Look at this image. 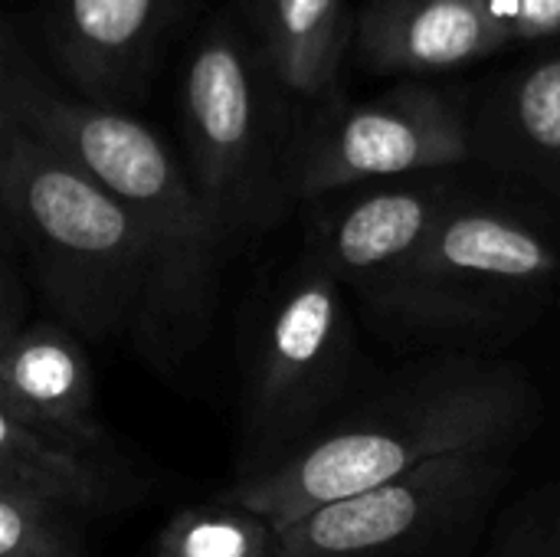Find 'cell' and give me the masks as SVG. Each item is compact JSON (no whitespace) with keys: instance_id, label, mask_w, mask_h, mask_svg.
<instances>
[{"instance_id":"1","label":"cell","mask_w":560,"mask_h":557,"mask_svg":"<svg viewBox=\"0 0 560 557\" xmlns=\"http://www.w3.org/2000/svg\"><path fill=\"white\" fill-rule=\"evenodd\" d=\"M0 115L56 148L138 217L151 246V279L131 345L158 374L180 371L213 332L223 263L233 253L187 164L135 115L62 89L26 49L13 16L0 30Z\"/></svg>"},{"instance_id":"2","label":"cell","mask_w":560,"mask_h":557,"mask_svg":"<svg viewBox=\"0 0 560 557\" xmlns=\"http://www.w3.org/2000/svg\"><path fill=\"white\" fill-rule=\"evenodd\" d=\"M541 414L522 364L476 351H436L368 378L348 407L295 456L220 496L279 529L456 453H515Z\"/></svg>"},{"instance_id":"3","label":"cell","mask_w":560,"mask_h":557,"mask_svg":"<svg viewBox=\"0 0 560 557\" xmlns=\"http://www.w3.org/2000/svg\"><path fill=\"white\" fill-rule=\"evenodd\" d=\"M558 292V200L512 181H466L427 243L361 309L387 338L466 345L525 328Z\"/></svg>"},{"instance_id":"4","label":"cell","mask_w":560,"mask_h":557,"mask_svg":"<svg viewBox=\"0 0 560 557\" xmlns=\"http://www.w3.org/2000/svg\"><path fill=\"white\" fill-rule=\"evenodd\" d=\"M7 256L23 253L46 318L85 345L135 335L151 246L138 217L56 148L0 115Z\"/></svg>"},{"instance_id":"5","label":"cell","mask_w":560,"mask_h":557,"mask_svg":"<svg viewBox=\"0 0 560 557\" xmlns=\"http://www.w3.org/2000/svg\"><path fill=\"white\" fill-rule=\"evenodd\" d=\"M177 118L190 181L233 250L292 213V118L243 16L220 10L197 30L180 66Z\"/></svg>"},{"instance_id":"6","label":"cell","mask_w":560,"mask_h":557,"mask_svg":"<svg viewBox=\"0 0 560 557\" xmlns=\"http://www.w3.org/2000/svg\"><path fill=\"white\" fill-rule=\"evenodd\" d=\"M348 295L302 253L266 299L243 368L233 483L259 479L295 456L368 381Z\"/></svg>"},{"instance_id":"7","label":"cell","mask_w":560,"mask_h":557,"mask_svg":"<svg viewBox=\"0 0 560 557\" xmlns=\"http://www.w3.org/2000/svg\"><path fill=\"white\" fill-rule=\"evenodd\" d=\"M512 483V453H456L282 525L279 557H453Z\"/></svg>"},{"instance_id":"8","label":"cell","mask_w":560,"mask_h":557,"mask_svg":"<svg viewBox=\"0 0 560 557\" xmlns=\"http://www.w3.org/2000/svg\"><path fill=\"white\" fill-rule=\"evenodd\" d=\"M472 95L423 82H397L368 98L345 102L318 118L295 151V200L472 164Z\"/></svg>"},{"instance_id":"9","label":"cell","mask_w":560,"mask_h":557,"mask_svg":"<svg viewBox=\"0 0 560 557\" xmlns=\"http://www.w3.org/2000/svg\"><path fill=\"white\" fill-rule=\"evenodd\" d=\"M466 181L459 171H433L312 200L302 253L361 302L427 243Z\"/></svg>"},{"instance_id":"10","label":"cell","mask_w":560,"mask_h":557,"mask_svg":"<svg viewBox=\"0 0 560 557\" xmlns=\"http://www.w3.org/2000/svg\"><path fill=\"white\" fill-rule=\"evenodd\" d=\"M187 0H39V39L82 98L125 112L151 89Z\"/></svg>"},{"instance_id":"11","label":"cell","mask_w":560,"mask_h":557,"mask_svg":"<svg viewBox=\"0 0 560 557\" xmlns=\"http://www.w3.org/2000/svg\"><path fill=\"white\" fill-rule=\"evenodd\" d=\"M0 414L33 433L118 460L115 440L95 410V378L85 341L56 318L30 322L0 345Z\"/></svg>"},{"instance_id":"12","label":"cell","mask_w":560,"mask_h":557,"mask_svg":"<svg viewBox=\"0 0 560 557\" xmlns=\"http://www.w3.org/2000/svg\"><path fill=\"white\" fill-rule=\"evenodd\" d=\"M469 135L476 167L560 204V46L472 92Z\"/></svg>"},{"instance_id":"13","label":"cell","mask_w":560,"mask_h":557,"mask_svg":"<svg viewBox=\"0 0 560 557\" xmlns=\"http://www.w3.org/2000/svg\"><path fill=\"white\" fill-rule=\"evenodd\" d=\"M243 20L266 53L292 118L295 151L302 135L345 105L341 69L354 46L345 0H243Z\"/></svg>"},{"instance_id":"14","label":"cell","mask_w":560,"mask_h":557,"mask_svg":"<svg viewBox=\"0 0 560 557\" xmlns=\"http://www.w3.org/2000/svg\"><path fill=\"white\" fill-rule=\"evenodd\" d=\"M512 46L486 0H368L354 56L377 76H436Z\"/></svg>"},{"instance_id":"15","label":"cell","mask_w":560,"mask_h":557,"mask_svg":"<svg viewBox=\"0 0 560 557\" xmlns=\"http://www.w3.org/2000/svg\"><path fill=\"white\" fill-rule=\"evenodd\" d=\"M0 483L16 486L79 519L135 506V476L118 460L52 443L0 414Z\"/></svg>"},{"instance_id":"16","label":"cell","mask_w":560,"mask_h":557,"mask_svg":"<svg viewBox=\"0 0 560 557\" xmlns=\"http://www.w3.org/2000/svg\"><path fill=\"white\" fill-rule=\"evenodd\" d=\"M279 525L226 496L177 509L148 557H279Z\"/></svg>"},{"instance_id":"17","label":"cell","mask_w":560,"mask_h":557,"mask_svg":"<svg viewBox=\"0 0 560 557\" xmlns=\"http://www.w3.org/2000/svg\"><path fill=\"white\" fill-rule=\"evenodd\" d=\"M0 557H92L82 519L0 483Z\"/></svg>"},{"instance_id":"18","label":"cell","mask_w":560,"mask_h":557,"mask_svg":"<svg viewBox=\"0 0 560 557\" xmlns=\"http://www.w3.org/2000/svg\"><path fill=\"white\" fill-rule=\"evenodd\" d=\"M479 557H560V486L515 502Z\"/></svg>"},{"instance_id":"19","label":"cell","mask_w":560,"mask_h":557,"mask_svg":"<svg viewBox=\"0 0 560 557\" xmlns=\"http://www.w3.org/2000/svg\"><path fill=\"white\" fill-rule=\"evenodd\" d=\"M509 43H538L560 36V0H486Z\"/></svg>"}]
</instances>
